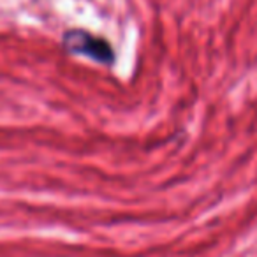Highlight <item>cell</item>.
<instances>
[{"mask_svg":"<svg viewBox=\"0 0 257 257\" xmlns=\"http://www.w3.org/2000/svg\"><path fill=\"white\" fill-rule=\"evenodd\" d=\"M62 46L69 53L81 55V57L90 58L97 64L109 65L114 60V51L106 39L97 37L81 29L67 30L62 37Z\"/></svg>","mask_w":257,"mask_h":257,"instance_id":"1","label":"cell"}]
</instances>
